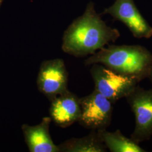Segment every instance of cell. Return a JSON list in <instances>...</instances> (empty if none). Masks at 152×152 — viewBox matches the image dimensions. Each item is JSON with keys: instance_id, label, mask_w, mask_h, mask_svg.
Listing matches in <instances>:
<instances>
[{"instance_id": "cell-13", "label": "cell", "mask_w": 152, "mask_h": 152, "mask_svg": "<svg viewBox=\"0 0 152 152\" xmlns=\"http://www.w3.org/2000/svg\"><path fill=\"white\" fill-rule=\"evenodd\" d=\"M2 1V0H0V5H1V4Z\"/></svg>"}, {"instance_id": "cell-3", "label": "cell", "mask_w": 152, "mask_h": 152, "mask_svg": "<svg viewBox=\"0 0 152 152\" xmlns=\"http://www.w3.org/2000/svg\"><path fill=\"white\" fill-rule=\"evenodd\" d=\"M90 73L95 90L113 104L126 98L139 83L136 80L117 73L101 64H92Z\"/></svg>"}, {"instance_id": "cell-1", "label": "cell", "mask_w": 152, "mask_h": 152, "mask_svg": "<svg viewBox=\"0 0 152 152\" xmlns=\"http://www.w3.org/2000/svg\"><path fill=\"white\" fill-rule=\"evenodd\" d=\"M120 37L119 31L107 26L90 2L83 14L65 30L61 49L68 54L83 57L95 54Z\"/></svg>"}, {"instance_id": "cell-8", "label": "cell", "mask_w": 152, "mask_h": 152, "mask_svg": "<svg viewBox=\"0 0 152 152\" xmlns=\"http://www.w3.org/2000/svg\"><path fill=\"white\" fill-rule=\"evenodd\" d=\"M50 117L55 125L66 128L78 122L81 116L80 98L66 91L50 101Z\"/></svg>"}, {"instance_id": "cell-12", "label": "cell", "mask_w": 152, "mask_h": 152, "mask_svg": "<svg viewBox=\"0 0 152 152\" xmlns=\"http://www.w3.org/2000/svg\"><path fill=\"white\" fill-rule=\"evenodd\" d=\"M148 78H149L152 85V61H151V66H150V68H149V74H148Z\"/></svg>"}, {"instance_id": "cell-6", "label": "cell", "mask_w": 152, "mask_h": 152, "mask_svg": "<svg viewBox=\"0 0 152 152\" xmlns=\"http://www.w3.org/2000/svg\"><path fill=\"white\" fill-rule=\"evenodd\" d=\"M68 73L61 59L45 60L39 66L37 84L39 92L51 101L68 90Z\"/></svg>"}, {"instance_id": "cell-5", "label": "cell", "mask_w": 152, "mask_h": 152, "mask_svg": "<svg viewBox=\"0 0 152 152\" xmlns=\"http://www.w3.org/2000/svg\"><path fill=\"white\" fill-rule=\"evenodd\" d=\"M126 99L135 117V126L131 138L139 144L152 136V88L137 86Z\"/></svg>"}, {"instance_id": "cell-10", "label": "cell", "mask_w": 152, "mask_h": 152, "mask_svg": "<svg viewBox=\"0 0 152 152\" xmlns=\"http://www.w3.org/2000/svg\"><path fill=\"white\" fill-rule=\"evenodd\" d=\"M58 147L60 152H105L107 149L99 132L94 130L86 136L71 138Z\"/></svg>"}, {"instance_id": "cell-11", "label": "cell", "mask_w": 152, "mask_h": 152, "mask_svg": "<svg viewBox=\"0 0 152 152\" xmlns=\"http://www.w3.org/2000/svg\"><path fill=\"white\" fill-rule=\"evenodd\" d=\"M104 145L111 152H145L139 144L131 138L124 136L120 130L109 132L98 131Z\"/></svg>"}, {"instance_id": "cell-7", "label": "cell", "mask_w": 152, "mask_h": 152, "mask_svg": "<svg viewBox=\"0 0 152 152\" xmlns=\"http://www.w3.org/2000/svg\"><path fill=\"white\" fill-rule=\"evenodd\" d=\"M103 14H109L114 20L124 23L135 38H149L152 36V27L142 16L134 0H115Z\"/></svg>"}, {"instance_id": "cell-9", "label": "cell", "mask_w": 152, "mask_h": 152, "mask_svg": "<svg viewBox=\"0 0 152 152\" xmlns=\"http://www.w3.org/2000/svg\"><path fill=\"white\" fill-rule=\"evenodd\" d=\"M50 117H44L38 125L23 124L22 130L29 151L31 152H60L50 134Z\"/></svg>"}, {"instance_id": "cell-4", "label": "cell", "mask_w": 152, "mask_h": 152, "mask_svg": "<svg viewBox=\"0 0 152 152\" xmlns=\"http://www.w3.org/2000/svg\"><path fill=\"white\" fill-rule=\"evenodd\" d=\"M81 116L78 123L91 130H107L111 124L113 103L94 90L90 94L80 98Z\"/></svg>"}, {"instance_id": "cell-2", "label": "cell", "mask_w": 152, "mask_h": 152, "mask_svg": "<svg viewBox=\"0 0 152 152\" xmlns=\"http://www.w3.org/2000/svg\"><path fill=\"white\" fill-rule=\"evenodd\" d=\"M152 54L141 45H108L85 61L86 65L98 63L139 83L148 78Z\"/></svg>"}]
</instances>
